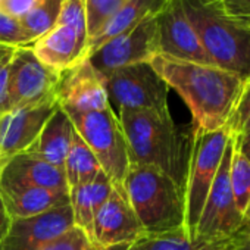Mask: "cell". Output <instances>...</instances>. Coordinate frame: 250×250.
I'll use <instances>...</instances> for the list:
<instances>
[{"instance_id":"cb8c5ba5","label":"cell","mask_w":250,"mask_h":250,"mask_svg":"<svg viewBox=\"0 0 250 250\" xmlns=\"http://www.w3.org/2000/svg\"><path fill=\"white\" fill-rule=\"evenodd\" d=\"M63 2L65 0H42L31 12L20 20L27 46H31L58 24Z\"/></svg>"},{"instance_id":"6da1fadb","label":"cell","mask_w":250,"mask_h":250,"mask_svg":"<svg viewBox=\"0 0 250 250\" xmlns=\"http://www.w3.org/2000/svg\"><path fill=\"white\" fill-rule=\"evenodd\" d=\"M150 65L186 102L194 128L215 131L227 127L243 78L210 63L178 61L164 55H156Z\"/></svg>"},{"instance_id":"ffe728a7","label":"cell","mask_w":250,"mask_h":250,"mask_svg":"<svg viewBox=\"0 0 250 250\" xmlns=\"http://www.w3.org/2000/svg\"><path fill=\"white\" fill-rule=\"evenodd\" d=\"M167 2L168 0H127L122 8L104 24V27L88 40L85 58L88 59L110 39L119 36L124 31H128L152 15H158L164 9Z\"/></svg>"},{"instance_id":"9c48e42d","label":"cell","mask_w":250,"mask_h":250,"mask_svg":"<svg viewBox=\"0 0 250 250\" xmlns=\"http://www.w3.org/2000/svg\"><path fill=\"white\" fill-rule=\"evenodd\" d=\"M158 15H152L128 31L110 39L88 58L102 77L124 66L150 62L159 55Z\"/></svg>"},{"instance_id":"74e56055","label":"cell","mask_w":250,"mask_h":250,"mask_svg":"<svg viewBox=\"0 0 250 250\" xmlns=\"http://www.w3.org/2000/svg\"><path fill=\"white\" fill-rule=\"evenodd\" d=\"M225 6V5H224ZM232 12V11H231ZM232 14H235L237 17H240L243 21H246L249 25H250V11H238V12H232Z\"/></svg>"},{"instance_id":"b9f144b4","label":"cell","mask_w":250,"mask_h":250,"mask_svg":"<svg viewBox=\"0 0 250 250\" xmlns=\"http://www.w3.org/2000/svg\"><path fill=\"white\" fill-rule=\"evenodd\" d=\"M0 2H2V0H0Z\"/></svg>"},{"instance_id":"30bf717a","label":"cell","mask_w":250,"mask_h":250,"mask_svg":"<svg viewBox=\"0 0 250 250\" xmlns=\"http://www.w3.org/2000/svg\"><path fill=\"white\" fill-rule=\"evenodd\" d=\"M232 147H234V140L232 136H229L219 169L208 193L205 206L202 209L196 227V235L199 237L212 238V240L228 238L232 237L241 227L243 216L237 208L231 183H229Z\"/></svg>"},{"instance_id":"277c9868","label":"cell","mask_w":250,"mask_h":250,"mask_svg":"<svg viewBox=\"0 0 250 250\" xmlns=\"http://www.w3.org/2000/svg\"><path fill=\"white\" fill-rule=\"evenodd\" d=\"M122 190L145 235L186 231L184 191L167 174L150 167H130Z\"/></svg>"},{"instance_id":"9a60e30c","label":"cell","mask_w":250,"mask_h":250,"mask_svg":"<svg viewBox=\"0 0 250 250\" xmlns=\"http://www.w3.org/2000/svg\"><path fill=\"white\" fill-rule=\"evenodd\" d=\"M58 103L15 109L0 116V153L9 161L25 153L40 136Z\"/></svg>"},{"instance_id":"f35d334b","label":"cell","mask_w":250,"mask_h":250,"mask_svg":"<svg viewBox=\"0 0 250 250\" xmlns=\"http://www.w3.org/2000/svg\"><path fill=\"white\" fill-rule=\"evenodd\" d=\"M8 162H9V159L5 158L2 153H0V175H2V172H3V169H5V167H6Z\"/></svg>"},{"instance_id":"ba28073f","label":"cell","mask_w":250,"mask_h":250,"mask_svg":"<svg viewBox=\"0 0 250 250\" xmlns=\"http://www.w3.org/2000/svg\"><path fill=\"white\" fill-rule=\"evenodd\" d=\"M61 75L40 62L30 46L17 47L9 62L11 110L58 103Z\"/></svg>"},{"instance_id":"d4e9b609","label":"cell","mask_w":250,"mask_h":250,"mask_svg":"<svg viewBox=\"0 0 250 250\" xmlns=\"http://www.w3.org/2000/svg\"><path fill=\"white\" fill-rule=\"evenodd\" d=\"M231 156V167H229V183L232 188V194L237 203V208L244 218V215L250 209V164L240 152L235 139Z\"/></svg>"},{"instance_id":"2e32d148","label":"cell","mask_w":250,"mask_h":250,"mask_svg":"<svg viewBox=\"0 0 250 250\" xmlns=\"http://www.w3.org/2000/svg\"><path fill=\"white\" fill-rule=\"evenodd\" d=\"M30 47L40 62L59 74L87 59L85 43L69 25L56 24Z\"/></svg>"},{"instance_id":"f546056e","label":"cell","mask_w":250,"mask_h":250,"mask_svg":"<svg viewBox=\"0 0 250 250\" xmlns=\"http://www.w3.org/2000/svg\"><path fill=\"white\" fill-rule=\"evenodd\" d=\"M0 44L9 47H24L27 40L20 20H15L0 11Z\"/></svg>"},{"instance_id":"4fadbf2b","label":"cell","mask_w":250,"mask_h":250,"mask_svg":"<svg viewBox=\"0 0 250 250\" xmlns=\"http://www.w3.org/2000/svg\"><path fill=\"white\" fill-rule=\"evenodd\" d=\"M56 99L66 113L102 110L110 106L104 80L88 59L61 75Z\"/></svg>"},{"instance_id":"4dcf8cb0","label":"cell","mask_w":250,"mask_h":250,"mask_svg":"<svg viewBox=\"0 0 250 250\" xmlns=\"http://www.w3.org/2000/svg\"><path fill=\"white\" fill-rule=\"evenodd\" d=\"M40 2L42 0H2L0 2V11L15 20H21L28 12H31Z\"/></svg>"},{"instance_id":"484cf974","label":"cell","mask_w":250,"mask_h":250,"mask_svg":"<svg viewBox=\"0 0 250 250\" xmlns=\"http://www.w3.org/2000/svg\"><path fill=\"white\" fill-rule=\"evenodd\" d=\"M125 2L127 0H84L88 40L104 27V24L122 8Z\"/></svg>"},{"instance_id":"7402d4cb","label":"cell","mask_w":250,"mask_h":250,"mask_svg":"<svg viewBox=\"0 0 250 250\" xmlns=\"http://www.w3.org/2000/svg\"><path fill=\"white\" fill-rule=\"evenodd\" d=\"M238 240L235 235L228 238L188 237L186 231H177L162 235H143L127 250H235Z\"/></svg>"},{"instance_id":"7a4b0ae2","label":"cell","mask_w":250,"mask_h":250,"mask_svg":"<svg viewBox=\"0 0 250 250\" xmlns=\"http://www.w3.org/2000/svg\"><path fill=\"white\" fill-rule=\"evenodd\" d=\"M130 167H150L172 178L184 191L193 145V125L178 127L169 112L119 109Z\"/></svg>"},{"instance_id":"44dd1931","label":"cell","mask_w":250,"mask_h":250,"mask_svg":"<svg viewBox=\"0 0 250 250\" xmlns=\"http://www.w3.org/2000/svg\"><path fill=\"white\" fill-rule=\"evenodd\" d=\"M112 190L113 184L104 172H100L91 181L69 190V205L74 215V225L83 229L88 240L91 235L93 221L102 205L110 196Z\"/></svg>"},{"instance_id":"52a82bcc","label":"cell","mask_w":250,"mask_h":250,"mask_svg":"<svg viewBox=\"0 0 250 250\" xmlns=\"http://www.w3.org/2000/svg\"><path fill=\"white\" fill-rule=\"evenodd\" d=\"M110 106L130 110L169 112V87L150 62L115 69L103 77Z\"/></svg>"},{"instance_id":"603a6c76","label":"cell","mask_w":250,"mask_h":250,"mask_svg":"<svg viewBox=\"0 0 250 250\" xmlns=\"http://www.w3.org/2000/svg\"><path fill=\"white\" fill-rule=\"evenodd\" d=\"M63 172L69 190L91 181L94 177L103 172L99 161L77 131L72 137V143L63 164Z\"/></svg>"},{"instance_id":"8fae6325","label":"cell","mask_w":250,"mask_h":250,"mask_svg":"<svg viewBox=\"0 0 250 250\" xmlns=\"http://www.w3.org/2000/svg\"><path fill=\"white\" fill-rule=\"evenodd\" d=\"M145 235V231L124 190L113 186L107 200L99 209L90 243L94 250H104L115 246L133 244Z\"/></svg>"},{"instance_id":"f1b7e54d","label":"cell","mask_w":250,"mask_h":250,"mask_svg":"<svg viewBox=\"0 0 250 250\" xmlns=\"http://www.w3.org/2000/svg\"><path fill=\"white\" fill-rule=\"evenodd\" d=\"M91 243L85 232L78 227L69 228L62 235L44 244L40 250H91Z\"/></svg>"},{"instance_id":"836d02e7","label":"cell","mask_w":250,"mask_h":250,"mask_svg":"<svg viewBox=\"0 0 250 250\" xmlns=\"http://www.w3.org/2000/svg\"><path fill=\"white\" fill-rule=\"evenodd\" d=\"M9 224H11V218L6 212V208H5V203L2 199V191H0V246H2V241L8 232Z\"/></svg>"},{"instance_id":"d6a6232c","label":"cell","mask_w":250,"mask_h":250,"mask_svg":"<svg viewBox=\"0 0 250 250\" xmlns=\"http://www.w3.org/2000/svg\"><path fill=\"white\" fill-rule=\"evenodd\" d=\"M234 235L238 240V246L235 250H250V209L244 215L241 227L238 228V231Z\"/></svg>"},{"instance_id":"8d00e7d4","label":"cell","mask_w":250,"mask_h":250,"mask_svg":"<svg viewBox=\"0 0 250 250\" xmlns=\"http://www.w3.org/2000/svg\"><path fill=\"white\" fill-rule=\"evenodd\" d=\"M17 47H9V46H3L0 44V65L6 63L15 53Z\"/></svg>"},{"instance_id":"ac0fdd59","label":"cell","mask_w":250,"mask_h":250,"mask_svg":"<svg viewBox=\"0 0 250 250\" xmlns=\"http://www.w3.org/2000/svg\"><path fill=\"white\" fill-rule=\"evenodd\" d=\"M0 180L42 187L59 193H69L63 168L52 165L28 153L12 158L6 164Z\"/></svg>"},{"instance_id":"60d3db41","label":"cell","mask_w":250,"mask_h":250,"mask_svg":"<svg viewBox=\"0 0 250 250\" xmlns=\"http://www.w3.org/2000/svg\"><path fill=\"white\" fill-rule=\"evenodd\" d=\"M91 250H94V249H91Z\"/></svg>"},{"instance_id":"e575fe53","label":"cell","mask_w":250,"mask_h":250,"mask_svg":"<svg viewBox=\"0 0 250 250\" xmlns=\"http://www.w3.org/2000/svg\"><path fill=\"white\" fill-rule=\"evenodd\" d=\"M234 139H235V143H237L240 152L243 153V156L250 164V130L244 131L240 136H234Z\"/></svg>"},{"instance_id":"8992f818","label":"cell","mask_w":250,"mask_h":250,"mask_svg":"<svg viewBox=\"0 0 250 250\" xmlns=\"http://www.w3.org/2000/svg\"><path fill=\"white\" fill-rule=\"evenodd\" d=\"M229 136L227 127L215 131H203L193 127V145L184 184V229L188 237H196V227L208 193L219 169Z\"/></svg>"},{"instance_id":"5b68a950","label":"cell","mask_w":250,"mask_h":250,"mask_svg":"<svg viewBox=\"0 0 250 250\" xmlns=\"http://www.w3.org/2000/svg\"><path fill=\"white\" fill-rule=\"evenodd\" d=\"M68 115L78 136L99 161L102 171L115 187L122 188L130 169V155L113 107Z\"/></svg>"},{"instance_id":"7c38bea8","label":"cell","mask_w":250,"mask_h":250,"mask_svg":"<svg viewBox=\"0 0 250 250\" xmlns=\"http://www.w3.org/2000/svg\"><path fill=\"white\" fill-rule=\"evenodd\" d=\"M159 55L178 61L210 63L197 33L188 21L180 0H168L158 15Z\"/></svg>"},{"instance_id":"1f68e13d","label":"cell","mask_w":250,"mask_h":250,"mask_svg":"<svg viewBox=\"0 0 250 250\" xmlns=\"http://www.w3.org/2000/svg\"><path fill=\"white\" fill-rule=\"evenodd\" d=\"M9 62L0 65V116L11 112L9 103Z\"/></svg>"},{"instance_id":"d590c367","label":"cell","mask_w":250,"mask_h":250,"mask_svg":"<svg viewBox=\"0 0 250 250\" xmlns=\"http://www.w3.org/2000/svg\"><path fill=\"white\" fill-rule=\"evenodd\" d=\"M222 3L228 11H250V0H222Z\"/></svg>"},{"instance_id":"83f0119b","label":"cell","mask_w":250,"mask_h":250,"mask_svg":"<svg viewBox=\"0 0 250 250\" xmlns=\"http://www.w3.org/2000/svg\"><path fill=\"white\" fill-rule=\"evenodd\" d=\"M58 24L72 27L80 39L85 43L88 42V31H87V14H85V3L84 0H65Z\"/></svg>"},{"instance_id":"3957f363","label":"cell","mask_w":250,"mask_h":250,"mask_svg":"<svg viewBox=\"0 0 250 250\" xmlns=\"http://www.w3.org/2000/svg\"><path fill=\"white\" fill-rule=\"evenodd\" d=\"M210 62L246 80L250 75V25L222 0H180Z\"/></svg>"},{"instance_id":"e0dca14e","label":"cell","mask_w":250,"mask_h":250,"mask_svg":"<svg viewBox=\"0 0 250 250\" xmlns=\"http://www.w3.org/2000/svg\"><path fill=\"white\" fill-rule=\"evenodd\" d=\"M0 191L11 219L36 216L69 205V193H59L21 183L0 180Z\"/></svg>"},{"instance_id":"5bb4252c","label":"cell","mask_w":250,"mask_h":250,"mask_svg":"<svg viewBox=\"0 0 250 250\" xmlns=\"http://www.w3.org/2000/svg\"><path fill=\"white\" fill-rule=\"evenodd\" d=\"M72 227L74 215L71 205L36 216L11 219L0 250H40Z\"/></svg>"},{"instance_id":"4316f807","label":"cell","mask_w":250,"mask_h":250,"mask_svg":"<svg viewBox=\"0 0 250 250\" xmlns=\"http://www.w3.org/2000/svg\"><path fill=\"white\" fill-rule=\"evenodd\" d=\"M231 136H240L250 130V75L244 80L231 116L227 122Z\"/></svg>"},{"instance_id":"ab89813d","label":"cell","mask_w":250,"mask_h":250,"mask_svg":"<svg viewBox=\"0 0 250 250\" xmlns=\"http://www.w3.org/2000/svg\"><path fill=\"white\" fill-rule=\"evenodd\" d=\"M127 249H128V244H122V246H115V247H109L104 250H127Z\"/></svg>"},{"instance_id":"d6986e66","label":"cell","mask_w":250,"mask_h":250,"mask_svg":"<svg viewBox=\"0 0 250 250\" xmlns=\"http://www.w3.org/2000/svg\"><path fill=\"white\" fill-rule=\"evenodd\" d=\"M74 134L75 127L69 115L61 106H58L44 124L36 143L25 153L63 168Z\"/></svg>"}]
</instances>
